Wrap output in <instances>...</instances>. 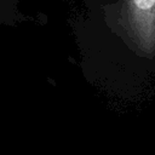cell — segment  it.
Segmentation results:
<instances>
[{"mask_svg": "<svg viewBox=\"0 0 155 155\" xmlns=\"http://www.w3.org/2000/svg\"><path fill=\"white\" fill-rule=\"evenodd\" d=\"M130 28L145 92L155 78V0H131Z\"/></svg>", "mask_w": 155, "mask_h": 155, "instance_id": "6da1fadb", "label": "cell"}]
</instances>
